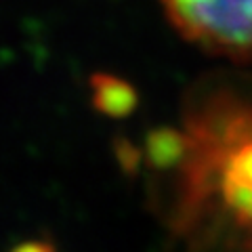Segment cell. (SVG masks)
I'll return each mask as SVG.
<instances>
[{
    "label": "cell",
    "instance_id": "obj_1",
    "mask_svg": "<svg viewBox=\"0 0 252 252\" xmlns=\"http://www.w3.org/2000/svg\"><path fill=\"white\" fill-rule=\"evenodd\" d=\"M252 82H215L179 132L172 227L191 244L252 252Z\"/></svg>",
    "mask_w": 252,
    "mask_h": 252
},
{
    "label": "cell",
    "instance_id": "obj_2",
    "mask_svg": "<svg viewBox=\"0 0 252 252\" xmlns=\"http://www.w3.org/2000/svg\"><path fill=\"white\" fill-rule=\"evenodd\" d=\"M179 34L229 59L252 57V0H160Z\"/></svg>",
    "mask_w": 252,
    "mask_h": 252
},
{
    "label": "cell",
    "instance_id": "obj_3",
    "mask_svg": "<svg viewBox=\"0 0 252 252\" xmlns=\"http://www.w3.org/2000/svg\"><path fill=\"white\" fill-rule=\"evenodd\" d=\"M93 99H94V105L109 116H126L137 105L135 89L128 82H122L107 74H99L94 78Z\"/></svg>",
    "mask_w": 252,
    "mask_h": 252
},
{
    "label": "cell",
    "instance_id": "obj_4",
    "mask_svg": "<svg viewBox=\"0 0 252 252\" xmlns=\"http://www.w3.org/2000/svg\"><path fill=\"white\" fill-rule=\"evenodd\" d=\"M13 252H55V248L49 242H26V244H19Z\"/></svg>",
    "mask_w": 252,
    "mask_h": 252
}]
</instances>
